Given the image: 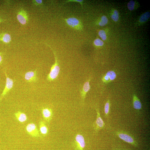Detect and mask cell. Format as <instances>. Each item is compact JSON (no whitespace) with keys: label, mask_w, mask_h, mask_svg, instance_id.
<instances>
[{"label":"cell","mask_w":150,"mask_h":150,"mask_svg":"<svg viewBox=\"0 0 150 150\" xmlns=\"http://www.w3.org/2000/svg\"><path fill=\"white\" fill-rule=\"evenodd\" d=\"M17 19L19 22L23 25L26 24L28 21V17L25 11L21 10L19 12L17 16Z\"/></svg>","instance_id":"obj_10"},{"label":"cell","mask_w":150,"mask_h":150,"mask_svg":"<svg viewBox=\"0 0 150 150\" xmlns=\"http://www.w3.org/2000/svg\"><path fill=\"white\" fill-rule=\"evenodd\" d=\"M117 77L116 73L114 71H110L103 77L102 80L104 83L107 84L114 80Z\"/></svg>","instance_id":"obj_8"},{"label":"cell","mask_w":150,"mask_h":150,"mask_svg":"<svg viewBox=\"0 0 150 150\" xmlns=\"http://www.w3.org/2000/svg\"><path fill=\"white\" fill-rule=\"evenodd\" d=\"M135 5V2L133 1H131L128 3L127 7L128 9L130 11L133 10L134 8V5Z\"/></svg>","instance_id":"obj_23"},{"label":"cell","mask_w":150,"mask_h":150,"mask_svg":"<svg viewBox=\"0 0 150 150\" xmlns=\"http://www.w3.org/2000/svg\"><path fill=\"white\" fill-rule=\"evenodd\" d=\"M15 115L17 120L21 123H24L27 120V116L23 113L18 111L15 113Z\"/></svg>","instance_id":"obj_14"},{"label":"cell","mask_w":150,"mask_h":150,"mask_svg":"<svg viewBox=\"0 0 150 150\" xmlns=\"http://www.w3.org/2000/svg\"><path fill=\"white\" fill-rule=\"evenodd\" d=\"M2 57L1 55H0V63H1L2 62Z\"/></svg>","instance_id":"obj_26"},{"label":"cell","mask_w":150,"mask_h":150,"mask_svg":"<svg viewBox=\"0 0 150 150\" xmlns=\"http://www.w3.org/2000/svg\"><path fill=\"white\" fill-rule=\"evenodd\" d=\"M26 130L27 133L33 137L37 138L40 136L38 128L34 124L30 123L28 125Z\"/></svg>","instance_id":"obj_6"},{"label":"cell","mask_w":150,"mask_h":150,"mask_svg":"<svg viewBox=\"0 0 150 150\" xmlns=\"http://www.w3.org/2000/svg\"><path fill=\"white\" fill-rule=\"evenodd\" d=\"M38 4H41L42 3V1L41 0H38V1H35Z\"/></svg>","instance_id":"obj_25"},{"label":"cell","mask_w":150,"mask_h":150,"mask_svg":"<svg viewBox=\"0 0 150 150\" xmlns=\"http://www.w3.org/2000/svg\"><path fill=\"white\" fill-rule=\"evenodd\" d=\"M97 113V118L93 124L94 129L96 133H97L102 129L105 126V124L101 117L100 113L98 109H96Z\"/></svg>","instance_id":"obj_5"},{"label":"cell","mask_w":150,"mask_h":150,"mask_svg":"<svg viewBox=\"0 0 150 150\" xmlns=\"http://www.w3.org/2000/svg\"><path fill=\"white\" fill-rule=\"evenodd\" d=\"M133 108L137 110H140L142 108V104L140 100L136 95L134 94L133 96Z\"/></svg>","instance_id":"obj_12"},{"label":"cell","mask_w":150,"mask_h":150,"mask_svg":"<svg viewBox=\"0 0 150 150\" xmlns=\"http://www.w3.org/2000/svg\"><path fill=\"white\" fill-rule=\"evenodd\" d=\"M83 1H82V0H68V1H66L65 3V4H66L67 3H68L69 2H78L81 5V7L82 8L83 7Z\"/></svg>","instance_id":"obj_24"},{"label":"cell","mask_w":150,"mask_h":150,"mask_svg":"<svg viewBox=\"0 0 150 150\" xmlns=\"http://www.w3.org/2000/svg\"><path fill=\"white\" fill-rule=\"evenodd\" d=\"M65 22L69 26L75 30L81 31L83 29L81 21L75 17H70L65 19Z\"/></svg>","instance_id":"obj_2"},{"label":"cell","mask_w":150,"mask_h":150,"mask_svg":"<svg viewBox=\"0 0 150 150\" xmlns=\"http://www.w3.org/2000/svg\"><path fill=\"white\" fill-rule=\"evenodd\" d=\"M112 19L114 21L117 22L119 20V13L117 10H115L114 11V13L111 15Z\"/></svg>","instance_id":"obj_20"},{"label":"cell","mask_w":150,"mask_h":150,"mask_svg":"<svg viewBox=\"0 0 150 150\" xmlns=\"http://www.w3.org/2000/svg\"><path fill=\"white\" fill-rule=\"evenodd\" d=\"M150 16V13L149 12H146L140 17L139 21L140 22L143 23L145 22L149 19Z\"/></svg>","instance_id":"obj_16"},{"label":"cell","mask_w":150,"mask_h":150,"mask_svg":"<svg viewBox=\"0 0 150 150\" xmlns=\"http://www.w3.org/2000/svg\"><path fill=\"white\" fill-rule=\"evenodd\" d=\"M42 114L44 120L48 122H49L53 117V112L50 108H45L42 110Z\"/></svg>","instance_id":"obj_9"},{"label":"cell","mask_w":150,"mask_h":150,"mask_svg":"<svg viewBox=\"0 0 150 150\" xmlns=\"http://www.w3.org/2000/svg\"><path fill=\"white\" fill-rule=\"evenodd\" d=\"M94 44L97 46H102L104 44L103 42L99 38H97L94 41Z\"/></svg>","instance_id":"obj_22"},{"label":"cell","mask_w":150,"mask_h":150,"mask_svg":"<svg viewBox=\"0 0 150 150\" xmlns=\"http://www.w3.org/2000/svg\"><path fill=\"white\" fill-rule=\"evenodd\" d=\"M116 134L119 138L124 142L134 146H138V143L135 139L129 134L123 131H118Z\"/></svg>","instance_id":"obj_3"},{"label":"cell","mask_w":150,"mask_h":150,"mask_svg":"<svg viewBox=\"0 0 150 150\" xmlns=\"http://www.w3.org/2000/svg\"><path fill=\"white\" fill-rule=\"evenodd\" d=\"M54 56L56 62L54 65L52 66L50 72L48 76L47 79L50 81H53L56 79L59 75L60 71V68L58 62V60L56 53L53 50Z\"/></svg>","instance_id":"obj_1"},{"label":"cell","mask_w":150,"mask_h":150,"mask_svg":"<svg viewBox=\"0 0 150 150\" xmlns=\"http://www.w3.org/2000/svg\"><path fill=\"white\" fill-rule=\"evenodd\" d=\"M0 143H1V141H0Z\"/></svg>","instance_id":"obj_27"},{"label":"cell","mask_w":150,"mask_h":150,"mask_svg":"<svg viewBox=\"0 0 150 150\" xmlns=\"http://www.w3.org/2000/svg\"><path fill=\"white\" fill-rule=\"evenodd\" d=\"M39 130L41 133L43 135H46L48 132V128L45 122L42 121H40L39 123Z\"/></svg>","instance_id":"obj_13"},{"label":"cell","mask_w":150,"mask_h":150,"mask_svg":"<svg viewBox=\"0 0 150 150\" xmlns=\"http://www.w3.org/2000/svg\"><path fill=\"white\" fill-rule=\"evenodd\" d=\"M84 137L81 134H78L75 137L74 145L76 150H84L85 146Z\"/></svg>","instance_id":"obj_4"},{"label":"cell","mask_w":150,"mask_h":150,"mask_svg":"<svg viewBox=\"0 0 150 150\" xmlns=\"http://www.w3.org/2000/svg\"><path fill=\"white\" fill-rule=\"evenodd\" d=\"M89 81L90 80H89L86 82L84 86L83 89V91H82L81 94L82 98L83 100L85 98L87 93L89 91L90 89Z\"/></svg>","instance_id":"obj_15"},{"label":"cell","mask_w":150,"mask_h":150,"mask_svg":"<svg viewBox=\"0 0 150 150\" xmlns=\"http://www.w3.org/2000/svg\"><path fill=\"white\" fill-rule=\"evenodd\" d=\"M108 22L107 18L105 16H103L101 18V20L99 23V24L100 26H105L108 23Z\"/></svg>","instance_id":"obj_18"},{"label":"cell","mask_w":150,"mask_h":150,"mask_svg":"<svg viewBox=\"0 0 150 150\" xmlns=\"http://www.w3.org/2000/svg\"><path fill=\"white\" fill-rule=\"evenodd\" d=\"M5 73L6 77V85L4 89L1 94V98H0V101L13 87V80L8 77L5 72Z\"/></svg>","instance_id":"obj_7"},{"label":"cell","mask_w":150,"mask_h":150,"mask_svg":"<svg viewBox=\"0 0 150 150\" xmlns=\"http://www.w3.org/2000/svg\"><path fill=\"white\" fill-rule=\"evenodd\" d=\"M99 35L101 38L102 40L105 41L106 39V33L103 30H100L99 32Z\"/></svg>","instance_id":"obj_21"},{"label":"cell","mask_w":150,"mask_h":150,"mask_svg":"<svg viewBox=\"0 0 150 150\" xmlns=\"http://www.w3.org/2000/svg\"><path fill=\"white\" fill-rule=\"evenodd\" d=\"M2 39L3 42L6 43H8L11 41V36L8 34L5 33L2 36Z\"/></svg>","instance_id":"obj_17"},{"label":"cell","mask_w":150,"mask_h":150,"mask_svg":"<svg viewBox=\"0 0 150 150\" xmlns=\"http://www.w3.org/2000/svg\"><path fill=\"white\" fill-rule=\"evenodd\" d=\"M24 78L25 80L28 82L36 81L37 79L36 71L27 72L25 75Z\"/></svg>","instance_id":"obj_11"},{"label":"cell","mask_w":150,"mask_h":150,"mask_svg":"<svg viewBox=\"0 0 150 150\" xmlns=\"http://www.w3.org/2000/svg\"><path fill=\"white\" fill-rule=\"evenodd\" d=\"M110 102L109 100H108L106 103L105 106V112L106 117L108 116L110 111Z\"/></svg>","instance_id":"obj_19"}]
</instances>
